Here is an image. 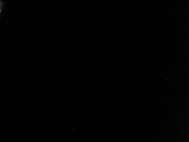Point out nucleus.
<instances>
[{
    "instance_id": "nucleus-1",
    "label": "nucleus",
    "mask_w": 189,
    "mask_h": 142,
    "mask_svg": "<svg viewBox=\"0 0 189 142\" xmlns=\"http://www.w3.org/2000/svg\"><path fill=\"white\" fill-rule=\"evenodd\" d=\"M0 11H1V10H0Z\"/></svg>"
}]
</instances>
